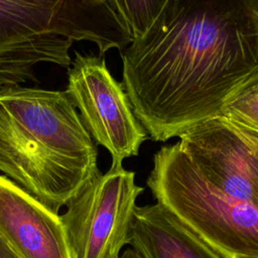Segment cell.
<instances>
[{
	"instance_id": "cell-1",
	"label": "cell",
	"mask_w": 258,
	"mask_h": 258,
	"mask_svg": "<svg viewBox=\"0 0 258 258\" xmlns=\"http://www.w3.org/2000/svg\"><path fill=\"white\" fill-rule=\"evenodd\" d=\"M124 90L154 141L220 117L258 75V0H167L121 50Z\"/></svg>"
},
{
	"instance_id": "cell-2",
	"label": "cell",
	"mask_w": 258,
	"mask_h": 258,
	"mask_svg": "<svg viewBox=\"0 0 258 258\" xmlns=\"http://www.w3.org/2000/svg\"><path fill=\"white\" fill-rule=\"evenodd\" d=\"M0 171L55 214L101 173L97 146L66 92L0 88Z\"/></svg>"
},
{
	"instance_id": "cell-3",
	"label": "cell",
	"mask_w": 258,
	"mask_h": 258,
	"mask_svg": "<svg viewBox=\"0 0 258 258\" xmlns=\"http://www.w3.org/2000/svg\"><path fill=\"white\" fill-rule=\"evenodd\" d=\"M77 41L95 43L101 56L132 36L109 0H0V88L37 83L38 63L69 69Z\"/></svg>"
},
{
	"instance_id": "cell-4",
	"label": "cell",
	"mask_w": 258,
	"mask_h": 258,
	"mask_svg": "<svg viewBox=\"0 0 258 258\" xmlns=\"http://www.w3.org/2000/svg\"><path fill=\"white\" fill-rule=\"evenodd\" d=\"M156 203L224 258H258V210L211 184L179 143L153 156L146 181Z\"/></svg>"
},
{
	"instance_id": "cell-5",
	"label": "cell",
	"mask_w": 258,
	"mask_h": 258,
	"mask_svg": "<svg viewBox=\"0 0 258 258\" xmlns=\"http://www.w3.org/2000/svg\"><path fill=\"white\" fill-rule=\"evenodd\" d=\"M135 172L111 164L66 205L60 216L73 258H119L130 242L137 198Z\"/></svg>"
},
{
	"instance_id": "cell-6",
	"label": "cell",
	"mask_w": 258,
	"mask_h": 258,
	"mask_svg": "<svg viewBox=\"0 0 258 258\" xmlns=\"http://www.w3.org/2000/svg\"><path fill=\"white\" fill-rule=\"evenodd\" d=\"M67 74L64 92L80 110L92 138L110 152L112 164L137 155L147 132L135 117L123 84L112 77L105 59L76 52Z\"/></svg>"
},
{
	"instance_id": "cell-7",
	"label": "cell",
	"mask_w": 258,
	"mask_h": 258,
	"mask_svg": "<svg viewBox=\"0 0 258 258\" xmlns=\"http://www.w3.org/2000/svg\"><path fill=\"white\" fill-rule=\"evenodd\" d=\"M178 137L180 148L211 184L258 210V153L233 124L217 117Z\"/></svg>"
},
{
	"instance_id": "cell-8",
	"label": "cell",
	"mask_w": 258,
	"mask_h": 258,
	"mask_svg": "<svg viewBox=\"0 0 258 258\" xmlns=\"http://www.w3.org/2000/svg\"><path fill=\"white\" fill-rule=\"evenodd\" d=\"M0 235L22 258H73L58 214L0 175Z\"/></svg>"
},
{
	"instance_id": "cell-9",
	"label": "cell",
	"mask_w": 258,
	"mask_h": 258,
	"mask_svg": "<svg viewBox=\"0 0 258 258\" xmlns=\"http://www.w3.org/2000/svg\"><path fill=\"white\" fill-rule=\"evenodd\" d=\"M129 244L144 258H224L157 203L136 206Z\"/></svg>"
},
{
	"instance_id": "cell-10",
	"label": "cell",
	"mask_w": 258,
	"mask_h": 258,
	"mask_svg": "<svg viewBox=\"0 0 258 258\" xmlns=\"http://www.w3.org/2000/svg\"><path fill=\"white\" fill-rule=\"evenodd\" d=\"M220 117L258 132V75L243 84L227 99Z\"/></svg>"
},
{
	"instance_id": "cell-11",
	"label": "cell",
	"mask_w": 258,
	"mask_h": 258,
	"mask_svg": "<svg viewBox=\"0 0 258 258\" xmlns=\"http://www.w3.org/2000/svg\"><path fill=\"white\" fill-rule=\"evenodd\" d=\"M132 39L142 36L167 0H109Z\"/></svg>"
},
{
	"instance_id": "cell-12",
	"label": "cell",
	"mask_w": 258,
	"mask_h": 258,
	"mask_svg": "<svg viewBox=\"0 0 258 258\" xmlns=\"http://www.w3.org/2000/svg\"><path fill=\"white\" fill-rule=\"evenodd\" d=\"M0 258H22L0 235Z\"/></svg>"
},
{
	"instance_id": "cell-13",
	"label": "cell",
	"mask_w": 258,
	"mask_h": 258,
	"mask_svg": "<svg viewBox=\"0 0 258 258\" xmlns=\"http://www.w3.org/2000/svg\"><path fill=\"white\" fill-rule=\"evenodd\" d=\"M229 122V121H228ZM231 123V122H230ZM233 124V123H231ZM249 141L250 143L253 145V147L255 148V150L257 151L258 153V132L256 131H253V130H250L248 128H245V127H242L240 125H237V124H233Z\"/></svg>"
},
{
	"instance_id": "cell-14",
	"label": "cell",
	"mask_w": 258,
	"mask_h": 258,
	"mask_svg": "<svg viewBox=\"0 0 258 258\" xmlns=\"http://www.w3.org/2000/svg\"><path fill=\"white\" fill-rule=\"evenodd\" d=\"M119 258H144V257L134 248H128V249H125L120 254Z\"/></svg>"
}]
</instances>
